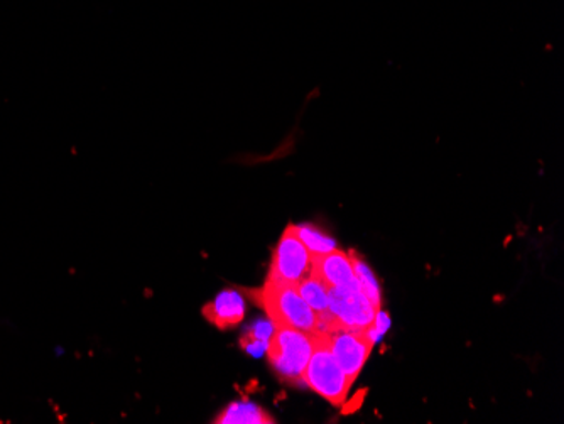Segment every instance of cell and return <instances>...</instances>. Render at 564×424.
<instances>
[{"label":"cell","mask_w":564,"mask_h":424,"mask_svg":"<svg viewBox=\"0 0 564 424\" xmlns=\"http://www.w3.org/2000/svg\"><path fill=\"white\" fill-rule=\"evenodd\" d=\"M350 261L351 265H354L355 276H357L358 283H360V287H362V293L366 294L367 300H369L370 305L373 306L377 313L380 312V287L379 283H377L376 278H373V272L370 271L369 265L362 261V258L357 254L355 251H350Z\"/></svg>","instance_id":"cell-11"},{"label":"cell","mask_w":564,"mask_h":424,"mask_svg":"<svg viewBox=\"0 0 564 424\" xmlns=\"http://www.w3.org/2000/svg\"><path fill=\"white\" fill-rule=\"evenodd\" d=\"M301 381L333 406H344L351 384L333 356L329 337L325 331H313V352L304 367Z\"/></svg>","instance_id":"cell-2"},{"label":"cell","mask_w":564,"mask_h":424,"mask_svg":"<svg viewBox=\"0 0 564 424\" xmlns=\"http://www.w3.org/2000/svg\"><path fill=\"white\" fill-rule=\"evenodd\" d=\"M328 337L333 356L340 363L348 382L354 384L358 373L362 372L364 366L372 352L373 344L377 341L373 327L358 328V330L338 328V330L329 331Z\"/></svg>","instance_id":"cell-5"},{"label":"cell","mask_w":564,"mask_h":424,"mask_svg":"<svg viewBox=\"0 0 564 424\" xmlns=\"http://www.w3.org/2000/svg\"><path fill=\"white\" fill-rule=\"evenodd\" d=\"M312 272L328 287H347L358 283L354 265L347 252L335 251L325 254H312Z\"/></svg>","instance_id":"cell-7"},{"label":"cell","mask_w":564,"mask_h":424,"mask_svg":"<svg viewBox=\"0 0 564 424\" xmlns=\"http://www.w3.org/2000/svg\"><path fill=\"white\" fill-rule=\"evenodd\" d=\"M312 272V252L307 251L297 233L296 226H288L272 254V264L268 280L296 286Z\"/></svg>","instance_id":"cell-4"},{"label":"cell","mask_w":564,"mask_h":424,"mask_svg":"<svg viewBox=\"0 0 564 424\" xmlns=\"http://www.w3.org/2000/svg\"><path fill=\"white\" fill-rule=\"evenodd\" d=\"M272 331H274V325L271 322H258L242 335L240 345L250 356H262L265 352V348H268Z\"/></svg>","instance_id":"cell-12"},{"label":"cell","mask_w":564,"mask_h":424,"mask_svg":"<svg viewBox=\"0 0 564 424\" xmlns=\"http://www.w3.org/2000/svg\"><path fill=\"white\" fill-rule=\"evenodd\" d=\"M329 312L344 325V328H370L376 322L377 312L370 305L360 284L347 287H328Z\"/></svg>","instance_id":"cell-6"},{"label":"cell","mask_w":564,"mask_h":424,"mask_svg":"<svg viewBox=\"0 0 564 424\" xmlns=\"http://www.w3.org/2000/svg\"><path fill=\"white\" fill-rule=\"evenodd\" d=\"M297 293L304 302L312 306L316 313L325 312L328 308V286L325 281L319 280L315 272H310L300 283L296 284Z\"/></svg>","instance_id":"cell-10"},{"label":"cell","mask_w":564,"mask_h":424,"mask_svg":"<svg viewBox=\"0 0 564 424\" xmlns=\"http://www.w3.org/2000/svg\"><path fill=\"white\" fill-rule=\"evenodd\" d=\"M247 293L265 309L275 328H293L306 334L316 331V312L304 302L294 284L268 280L262 290Z\"/></svg>","instance_id":"cell-1"},{"label":"cell","mask_w":564,"mask_h":424,"mask_svg":"<svg viewBox=\"0 0 564 424\" xmlns=\"http://www.w3.org/2000/svg\"><path fill=\"white\" fill-rule=\"evenodd\" d=\"M203 316L220 330L236 327L246 316V297L236 290L221 291L214 302L203 306Z\"/></svg>","instance_id":"cell-8"},{"label":"cell","mask_w":564,"mask_h":424,"mask_svg":"<svg viewBox=\"0 0 564 424\" xmlns=\"http://www.w3.org/2000/svg\"><path fill=\"white\" fill-rule=\"evenodd\" d=\"M214 423L217 424H271L275 423L274 417L262 410L259 404L249 401H239L225 407Z\"/></svg>","instance_id":"cell-9"},{"label":"cell","mask_w":564,"mask_h":424,"mask_svg":"<svg viewBox=\"0 0 564 424\" xmlns=\"http://www.w3.org/2000/svg\"><path fill=\"white\" fill-rule=\"evenodd\" d=\"M265 352L269 362L284 381L303 384V370L313 352V334L274 327Z\"/></svg>","instance_id":"cell-3"},{"label":"cell","mask_w":564,"mask_h":424,"mask_svg":"<svg viewBox=\"0 0 564 424\" xmlns=\"http://www.w3.org/2000/svg\"><path fill=\"white\" fill-rule=\"evenodd\" d=\"M297 233H300L301 240L312 254H325V252L337 249V242L332 237L325 236L316 227L307 226V224L306 226H300L297 227Z\"/></svg>","instance_id":"cell-13"}]
</instances>
